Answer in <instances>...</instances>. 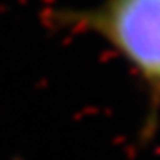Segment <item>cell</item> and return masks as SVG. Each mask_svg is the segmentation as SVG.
<instances>
[{
    "label": "cell",
    "mask_w": 160,
    "mask_h": 160,
    "mask_svg": "<svg viewBox=\"0 0 160 160\" xmlns=\"http://www.w3.org/2000/svg\"><path fill=\"white\" fill-rule=\"evenodd\" d=\"M67 17L99 34L133 70L160 89V0H102Z\"/></svg>",
    "instance_id": "cell-1"
}]
</instances>
